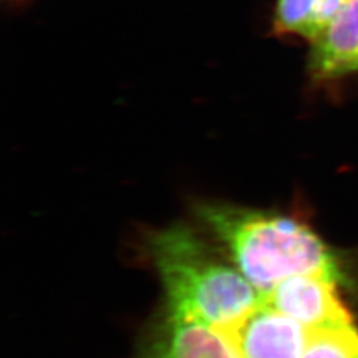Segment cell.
<instances>
[{"instance_id": "3", "label": "cell", "mask_w": 358, "mask_h": 358, "mask_svg": "<svg viewBox=\"0 0 358 358\" xmlns=\"http://www.w3.org/2000/svg\"><path fill=\"white\" fill-rule=\"evenodd\" d=\"M223 333L241 358H301L309 331L263 300Z\"/></svg>"}, {"instance_id": "1", "label": "cell", "mask_w": 358, "mask_h": 358, "mask_svg": "<svg viewBox=\"0 0 358 358\" xmlns=\"http://www.w3.org/2000/svg\"><path fill=\"white\" fill-rule=\"evenodd\" d=\"M196 215L260 294L301 275L345 280L329 247L294 217L229 205H202Z\"/></svg>"}, {"instance_id": "2", "label": "cell", "mask_w": 358, "mask_h": 358, "mask_svg": "<svg viewBox=\"0 0 358 358\" xmlns=\"http://www.w3.org/2000/svg\"><path fill=\"white\" fill-rule=\"evenodd\" d=\"M148 250L165 291L167 315L224 328L262 300L239 269L213 254L185 226L154 232Z\"/></svg>"}, {"instance_id": "5", "label": "cell", "mask_w": 358, "mask_h": 358, "mask_svg": "<svg viewBox=\"0 0 358 358\" xmlns=\"http://www.w3.org/2000/svg\"><path fill=\"white\" fill-rule=\"evenodd\" d=\"M140 358H241L230 340L202 321L167 315Z\"/></svg>"}, {"instance_id": "4", "label": "cell", "mask_w": 358, "mask_h": 358, "mask_svg": "<svg viewBox=\"0 0 358 358\" xmlns=\"http://www.w3.org/2000/svg\"><path fill=\"white\" fill-rule=\"evenodd\" d=\"M337 284L320 275L294 276L262 294V300L309 332L353 324L349 309L338 296Z\"/></svg>"}, {"instance_id": "6", "label": "cell", "mask_w": 358, "mask_h": 358, "mask_svg": "<svg viewBox=\"0 0 358 358\" xmlns=\"http://www.w3.org/2000/svg\"><path fill=\"white\" fill-rule=\"evenodd\" d=\"M310 68L319 78L345 76L358 71V0H348L319 38L312 41Z\"/></svg>"}, {"instance_id": "8", "label": "cell", "mask_w": 358, "mask_h": 358, "mask_svg": "<svg viewBox=\"0 0 358 358\" xmlns=\"http://www.w3.org/2000/svg\"><path fill=\"white\" fill-rule=\"evenodd\" d=\"M301 358H358V329L355 324L309 332Z\"/></svg>"}, {"instance_id": "7", "label": "cell", "mask_w": 358, "mask_h": 358, "mask_svg": "<svg viewBox=\"0 0 358 358\" xmlns=\"http://www.w3.org/2000/svg\"><path fill=\"white\" fill-rule=\"evenodd\" d=\"M348 0H276L273 29L315 41L345 7Z\"/></svg>"}]
</instances>
